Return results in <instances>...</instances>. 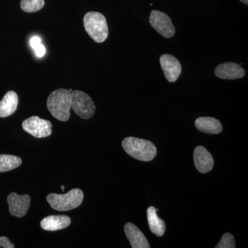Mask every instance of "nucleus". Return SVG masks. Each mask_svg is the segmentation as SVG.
<instances>
[{"label": "nucleus", "instance_id": "obj_14", "mask_svg": "<svg viewBox=\"0 0 248 248\" xmlns=\"http://www.w3.org/2000/svg\"><path fill=\"white\" fill-rule=\"evenodd\" d=\"M196 128L202 133L216 135L223 130L220 121L213 117H201L195 121Z\"/></svg>", "mask_w": 248, "mask_h": 248}, {"label": "nucleus", "instance_id": "obj_1", "mask_svg": "<svg viewBox=\"0 0 248 248\" xmlns=\"http://www.w3.org/2000/svg\"><path fill=\"white\" fill-rule=\"evenodd\" d=\"M71 107V93L66 89L55 90L47 99L49 112L55 119L62 122L69 120Z\"/></svg>", "mask_w": 248, "mask_h": 248}, {"label": "nucleus", "instance_id": "obj_23", "mask_svg": "<svg viewBox=\"0 0 248 248\" xmlns=\"http://www.w3.org/2000/svg\"><path fill=\"white\" fill-rule=\"evenodd\" d=\"M64 186H61V188H62V191H64Z\"/></svg>", "mask_w": 248, "mask_h": 248}, {"label": "nucleus", "instance_id": "obj_3", "mask_svg": "<svg viewBox=\"0 0 248 248\" xmlns=\"http://www.w3.org/2000/svg\"><path fill=\"white\" fill-rule=\"evenodd\" d=\"M84 27L90 37L97 43L105 42L108 37V27L104 15L91 11L85 15Z\"/></svg>", "mask_w": 248, "mask_h": 248}, {"label": "nucleus", "instance_id": "obj_5", "mask_svg": "<svg viewBox=\"0 0 248 248\" xmlns=\"http://www.w3.org/2000/svg\"><path fill=\"white\" fill-rule=\"evenodd\" d=\"M71 93V108L76 115L84 120L92 118L95 113L96 107L89 94L81 91H73Z\"/></svg>", "mask_w": 248, "mask_h": 248}, {"label": "nucleus", "instance_id": "obj_17", "mask_svg": "<svg viewBox=\"0 0 248 248\" xmlns=\"http://www.w3.org/2000/svg\"><path fill=\"white\" fill-rule=\"evenodd\" d=\"M22 163V159L18 156L10 155H0V172H8L17 169Z\"/></svg>", "mask_w": 248, "mask_h": 248}, {"label": "nucleus", "instance_id": "obj_4", "mask_svg": "<svg viewBox=\"0 0 248 248\" xmlns=\"http://www.w3.org/2000/svg\"><path fill=\"white\" fill-rule=\"evenodd\" d=\"M84 200V192L80 189L75 188L63 195L51 193L46 197L47 202L54 210L68 211L79 207Z\"/></svg>", "mask_w": 248, "mask_h": 248}, {"label": "nucleus", "instance_id": "obj_9", "mask_svg": "<svg viewBox=\"0 0 248 248\" xmlns=\"http://www.w3.org/2000/svg\"><path fill=\"white\" fill-rule=\"evenodd\" d=\"M9 213L13 216L21 218L27 213L31 205V197L28 195H19L12 192L8 196Z\"/></svg>", "mask_w": 248, "mask_h": 248}, {"label": "nucleus", "instance_id": "obj_12", "mask_svg": "<svg viewBox=\"0 0 248 248\" xmlns=\"http://www.w3.org/2000/svg\"><path fill=\"white\" fill-rule=\"evenodd\" d=\"M125 236L133 248H149L151 247L145 235L132 223H127L124 227Z\"/></svg>", "mask_w": 248, "mask_h": 248}, {"label": "nucleus", "instance_id": "obj_19", "mask_svg": "<svg viewBox=\"0 0 248 248\" xmlns=\"http://www.w3.org/2000/svg\"><path fill=\"white\" fill-rule=\"evenodd\" d=\"M31 47L34 49L37 58H42L46 54L45 46L42 45V40L39 37L35 36L30 40Z\"/></svg>", "mask_w": 248, "mask_h": 248}, {"label": "nucleus", "instance_id": "obj_20", "mask_svg": "<svg viewBox=\"0 0 248 248\" xmlns=\"http://www.w3.org/2000/svg\"><path fill=\"white\" fill-rule=\"evenodd\" d=\"M234 237L231 233H226L222 236L219 243L217 244L216 248H234Z\"/></svg>", "mask_w": 248, "mask_h": 248}, {"label": "nucleus", "instance_id": "obj_18", "mask_svg": "<svg viewBox=\"0 0 248 248\" xmlns=\"http://www.w3.org/2000/svg\"><path fill=\"white\" fill-rule=\"evenodd\" d=\"M45 0H21L20 6L26 13H35L40 11L45 6Z\"/></svg>", "mask_w": 248, "mask_h": 248}, {"label": "nucleus", "instance_id": "obj_15", "mask_svg": "<svg viewBox=\"0 0 248 248\" xmlns=\"http://www.w3.org/2000/svg\"><path fill=\"white\" fill-rule=\"evenodd\" d=\"M19 99L17 93L9 91L0 101V117L12 115L17 110Z\"/></svg>", "mask_w": 248, "mask_h": 248}, {"label": "nucleus", "instance_id": "obj_8", "mask_svg": "<svg viewBox=\"0 0 248 248\" xmlns=\"http://www.w3.org/2000/svg\"><path fill=\"white\" fill-rule=\"evenodd\" d=\"M159 62L166 79L170 83L175 82L182 73V65L179 60L170 54H164Z\"/></svg>", "mask_w": 248, "mask_h": 248}, {"label": "nucleus", "instance_id": "obj_11", "mask_svg": "<svg viewBox=\"0 0 248 248\" xmlns=\"http://www.w3.org/2000/svg\"><path fill=\"white\" fill-rule=\"evenodd\" d=\"M194 161L196 169L201 173L211 171L215 161L212 155L203 146H197L194 151Z\"/></svg>", "mask_w": 248, "mask_h": 248}, {"label": "nucleus", "instance_id": "obj_13", "mask_svg": "<svg viewBox=\"0 0 248 248\" xmlns=\"http://www.w3.org/2000/svg\"><path fill=\"white\" fill-rule=\"evenodd\" d=\"M71 223V218L66 215H50L42 220L40 226L45 231H57L68 228Z\"/></svg>", "mask_w": 248, "mask_h": 248}, {"label": "nucleus", "instance_id": "obj_2", "mask_svg": "<svg viewBox=\"0 0 248 248\" xmlns=\"http://www.w3.org/2000/svg\"><path fill=\"white\" fill-rule=\"evenodd\" d=\"M122 147L127 154L142 161H151L156 155L154 143L148 140L129 137L122 141Z\"/></svg>", "mask_w": 248, "mask_h": 248}, {"label": "nucleus", "instance_id": "obj_7", "mask_svg": "<svg viewBox=\"0 0 248 248\" xmlns=\"http://www.w3.org/2000/svg\"><path fill=\"white\" fill-rule=\"evenodd\" d=\"M22 128L32 136L45 138L52 134V124L50 121L32 116L22 122Z\"/></svg>", "mask_w": 248, "mask_h": 248}, {"label": "nucleus", "instance_id": "obj_16", "mask_svg": "<svg viewBox=\"0 0 248 248\" xmlns=\"http://www.w3.org/2000/svg\"><path fill=\"white\" fill-rule=\"evenodd\" d=\"M157 211L158 209L153 206L149 207L147 210L148 226L153 234L157 236H162L166 232V223L158 217Z\"/></svg>", "mask_w": 248, "mask_h": 248}, {"label": "nucleus", "instance_id": "obj_6", "mask_svg": "<svg viewBox=\"0 0 248 248\" xmlns=\"http://www.w3.org/2000/svg\"><path fill=\"white\" fill-rule=\"evenodd\" d=\"M149 21L151 27L165 38H171L175 34V28L172 20L165 13L153 10L151 11Z\"/></svg>", "mask_w": 248, "mask_h": 248}, {"label": "nucleus", "instance_id": "obj_22", "mask_svg": "<svg viewBox=\"0 0 248 248\" xmlns=\"http://www.w3.org/2000/svg\"><path fill=\"white\" fill-rule=\"evenodd\" d=\"M240 1H241V2L244 3V4L246 5L248 4V0H240Z\"/></svg>", "mask_w": 248, "mask_h": 248}, {"label": "nucleus", "instance_id": "obj_10", "mask_svg": "<svg viewBox=\"0 0 248 248\" xmlns=\"http://www.w3.org/2000/svg\"><path fill=\"white\" fill-rule=\"evenodd\" d=\"M215 76L222 79L234 80L244 78L246 71L238 63L226 62L216 67Z\"/></svg>", "mask_w": 248, "mask_h": 248}, {"label": "nucleus", "instance_id": "obj_21", "mask_svg": "<svg viewBox=\"0 0 248 248\" xmlns=\"http://www.w3.org/2000/svg\"><path fill=\"white\" fill-rule=\"evenodd\" d=\"M0 248H14V245L10 241L9 238L6 236L0 237Z\"/></svg>", "mask_w": 248, "mask_h": 248}]
</instances>
